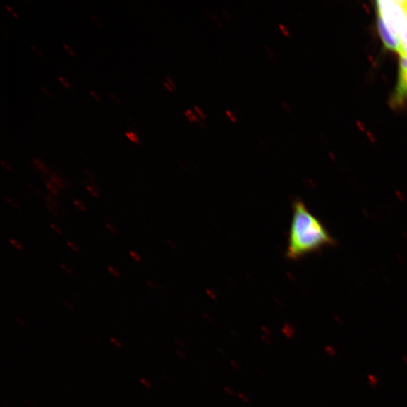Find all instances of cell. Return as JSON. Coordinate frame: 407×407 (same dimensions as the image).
Listing matches in <instances>:
<instances>
[{"label": "cell", "instance_id": "26", "mask_svg": "<svg viewBox=\"0 0 407 407\" xmlns=\"http://www.w3.org/2000/svg\"><path fill=\"white\" fill-rule=\"evenodd\" d=\"M261 339L262 341V342L264 344H265L267 346H271L272 345L273 342H272V339H271L270 336H267L265 335H262L261 336Z\"/></svg>", "mask_w": 407, "mask_h": 407}, {"label": "cell", "instance_id": "17", "mask_svg": "<svg viewBox=\"0 0 407 407\" xmlns=\"http://www.w3.org/2000/svg\"><path fill=\"white\" fill-rule=\"evenodd\" d=\"M324 351L327 355L332 357H334L337 354L336 350L332 346H327L324 348Z\"/></svg>", "mask_w": 407, "mask_h": 407}, {"label": "cell", "instance_id": "45", "mask_svg": "<svg viewBox=\"0 0 407 407\" xmlns=\"http://www.w3.org/2000/svg\"><path fill=\"white\" fill-rule=\"evenodd\" d=\"M256 371L260 376L265 375V372L261 367H257Z\"/></svg>", "mask_w": 407, "mask_h": 407}, {"label": "cell", "instance_id": "33", "mask_svg": "<svg viewBox=\"0 0 407 407\" xmlns=\"http://www.w3.org/2000/svg\"><path fill=\"white\" fill-rule=\"evenodd\" d=\"M58 79L66 87H68V89H71V86L70 83H68V81L67 80V79H65V78H63V77L60 76V75L58 76Z\"/></svg>", "mask_w": 407, "mask_h": 407}, {"label": "cell", "instance_id": "53", "mask_svg": "<svg viewBox=\"0 0 407 407\" xmlns=\"http://www.w3.org/2000/svg\"><path fill=\"white\" fill-rule=\"evenodd\" d=\"M403 2L404 8H405V9L406 11V13H407V1H403Z\"/></svg>", "mask_w": 407, "mask_h": 407}, {"label": "cell", "instance_id": "30", "mask_svg": "<svg viewBox=\"0 0 407 407\" xmlns=\"http://www.w3.org/2000/svg\"><path fill=\"white\" fill-rule=\"evenodd\" d=\"M61 268L62 269V270L68 274H73V269L68 265H66V264H61Z\"/></svg>", "mask_w": 407, "mask_h": 407}, {"label": "cell", "instance_id": "18", "mask_svg": "<svg viewBox=\"0 0 407 407\" xmlns=\"http://www.w3.org/2000/svg\"><path fill=\"white\" fill-rule=\"evenodd\" d=\"M229 365L231 367H232L236 371H240L242 369V367L240 365V363L236 360H229Z\"/></svg>", "mask_w": 407, "mask_h": 407}, {"label": "cell", "instance_id": "34", "mask_svg": "<svg viewBox=\"0 0 407 407\" xmlns=\"http://www.w3.org/2000/svg\"><path fill=\"white\" fill-rule=\"evenodd\" d=\"M63 47L66 50H67V51L71 54V56H75V52L69 45H68L67 43L65 42L63 43Z\"/></svg>", "mask_w": 407, "mask_h": 407}, {"label": "cell", "instance_id": "3", "mask_svg": "<svg viewBox=\"0 0 407 407\" xmlns=\"http://www.w3.org/2000/svg\"><path fill=\"white\" fill-rule=\"evenodd\" d=\"M407 101V56L401 57L399 63V83L392 97V104L402 105Z\"/></svg>", "mask_w": 407, "mask_h": 407}, {"label": "cell", "instance_id": "6", "mask_svg": "<svg viewBox=\"0 0 407 407\" xmlns=\"http://www.w3.org/2000/svg\"><path fill=\"white\" fill-rule=\"evenodd\" d=\"M45 201L47 203V208L49 211L54 216H59V202L57 200L54 199L52 195H47L45 197Z\"/></svg>", "mask_w": 407, "mask_h": 407}, {"label": "cell", "instance_id": "29", "mask_svg": "<svg viewBox=\"0 0 407 407\" xmlns=\"http://www.w3.org/2000/svg\"><path fill=\"white\" fill-rule=\"evenodd\" d=\"M6 8H7V10L8 11L9 13L11 15H12L13 17H15L16 18H18L19 16L18 15V13L16 12L15 9L12 7H11L8 4H5Z\"/></svg>", "mask_w": 407, "mask_h": 407}, {"label": "cell", "instance_id": "39", "mask_svg": "<svg viewBox=\"0 0 407 407\" xmlns=\"http://www.w3.org/2000/svg\"><path fill=\"white\" fill-rule=\"evenodd\" d=\"M111 343L117 348H121L123 346L122 343H121L120 341L116 338L113 337L111 339Z\"/></svg>", "mask_w": 407, "mask_h": 407}, {"label": "cell", "instance_id": "49", "mask_svg": "<svg viewBox=\"0 0 407 407\" xmlns=\"http://www.w3.org/2000/svg\"><path fill=\"white\" fill-rule=\"evenodd\" d=\"M16 321H17L18 322H19V323L21 324L22 325L26 326V323H25L23 320H22V319H21L20 317H16Z\"/></svg>", "mask_w": 407, "mask_h": 407}, {"label": "cell", "instance_id": "4", "mask_svg": "<svg viewBox=\"0 0 407 407\" xmlns=\"http://www.w3.org/2000/svg\"><path fill=\"white\" fill-rule=\"evenodd\" d=\"M377 26L381 38L386 47L394 51H399V40L394 36L380 16H378Z\"/></svg>", "mask_w": 407, "mask_h": 407}, {"label": "cell", "instance_id": "27", "mask_svg": "<svg viewBox=\"0 0 407 407\" xmlns=\"http://www.w3.org/2000/svg\"><path fill=\"white\" fill-rule=\"evenodd\" d=\"M185 115L191 121H199V119H198L197 116L193 114L190 109H187V111H185Z\"/></svg>", "mask_w": 407, "mask_h": 407}, {"label": "cell", "instance_id": "10", "mask_svg": "<svg viewBox=\"0 0 407 407\" xmlns=\"http://www.w3.org/2000/svg\"><path fill=\"white\" fill-rule=\"evenodd\" d=\"M45 184L47 190L53 196L59 197L60 195V192L58 186L54 185L50 181H46Z\"/></svg>", "mask_w": 407, "mask_h": 407}, {"label": "cell", "instance_id": "50", "mask_svg": "<svg viewBox=\"0 0 407 407\" xmlns=\"http://www.w3.org/2000/svg\"><path fill=\"white\" fill-rule=\"evenodd\" d=\"M164 86H166L167 87V89L170 91L172 92L173 91V87L168 83H164Z\"/></svg>", "mask_w": 407, "mask_h": 407}, {"label": "cell", "instance_id": "40", "mask_svg": "<svg viewBox=\"0 0 407 407\" xmlns=\"http://www.w3.org/2000/svg\"><path fill=\"white\" fill-rule=\"evenodd\" d=\"M109 96H111V97L113 99V100L118 104H120L121 103V99L119 97H118V95H116V94L114 93H109Z\"/></svg>", "mask_w": 407, "mask_h": 407}, {"label": "cell", "instance_id": "48", "mask_svg": "<svg viewBox=\"0 0 407 407\" xmlns=\"http://www.w3.org/2000/svg\"><path fill=\"white\" fill-rule=\"evenodd\" d=\"M30 188L32 190H34L35 193H40V190H38L37 187L34 186H32V185H30Z\"/></svg>", "mask_w": 407, "mask_h": 407}, {"label": "cell", "instance_id": "35", "mask_svg": "<svg viewBox=\"0 0 407 407\" xmlns=\"http://www.w3.org/2000/svg\"><path fill=\"white\" fill-rule=\"evenodd\" d=\"M140 383L142 384V386H144L147 389H151L152 388V383L146 379H142V378L140 379Z\"/></svg>", "mask_w": 407, "mask_h": 407}, {"label": "cell", "instance_id": "21", "mask_svg": "<svg viewBox=\"0 0 407 407\" xmlns=\"http://www.w3.org/2000/svg\"><path fill=\"white\" fill-rule=\"evenodd\" d=\"M106 226H107V229L109 231V232H111V234L117 235V229H116L114 224H113L111 222L107 221L106 223Z\"/></svg>", "mask_w": 407, "mask_h": 407}, {"label": "cell", "instance_id": "8", "mask_svg": "<svg viewBox=\"0 0 407 407\" xmlns=\"http://www.w3.org/2000/svg\"><path fill=\"white\" fill-rule=\"evenodd\" d=\"M50 181L61 189H64L66 185H67V183H66L61 176L56 173L50 174Z\"/></svg>", "mask_w": 407, "mask_h": 407}, {"label": "cell", "instance_id": "28", "mask_svg": "<svg viewBox=\"0 0 407 407\" xmlns=\"http://www.w3.org/2000/svg\"><path fill=\"white\" fill-rule=\"evenodd\" d=\"M175 354L181 358V360H186L187 358V356L185 352L181 349H177L175 351Z\"/></svg>", "mask_w": 407, "mask_h": 407}, {"label": "cell", "instance_id": "44", "mask_svg": "<svg viewBox=\"0 0 407 407\" xmlns=\"http://www.w3.org/2000/svg\"><path fill=\"white\" fill-rule=\"evenodd\" d=\"M279 28L281 29V30L283 31V32L285 35H288V31L287 28H286V27L284 25L280 24Z\"/></svg>", "mask_w": 407, "mask_h": 407}, {"label": "cell", "instance_id": "2", "mask_svg": "<svg viewBox=\"0 0 407 407\" xmlns=\"http://www.w3.org/2000/svg\"><path fill=\"white\" fill-rule=\"evenodd\" d=\"M379 16L387 25L392 34L399 38L400 32L407 22V13L403 1L376 2Z\"/></svg>", "mask_w": 407, "mask_h": 407}, {"label": "cell", "instance_id": "16", "mask_svg": "<svg viewBox=\"0 0 407 407\" xmlns=\"http://www.w3.org/2000/svg\"><path fill=\"white\" fill-rule=\"evenodd\" d=\"M9 242L11 244L13 245V246L17 249L18 250L22 251L24 250V247L23 245H22L19 241H18L17 240L14 239V238H10L9 239Z\"/></svg>", "mask_w": 407, "mask_h": 407}, {"label": "cell", "instance_id": "41", "mask_svg": "<svg viewBox=\"0 0 407 407\" xmlns=\"http://www.w3.org/2000/svg\"><path fill=\"white\" fill-rule=\"evenodd\" d=\"M40 89L41 90L44 92V94H45L47 97H51L52 95L51 94V92L47 89V87L43 85H40Z\"/></svg>", "mask_w": 407, "mask_h": 407}, {"label": "cell", "instance_id": "37", "mask_svg": "<svg viewBox=\"0 0 407 407\" xmlns=\"http://www.w3.org/2000/svg\"><path fill=\"white\" fill-rule=\"evenodd\" d=\"M1 164L2 166L7 171H13V168L12 166H10V164L4 161V159L1 160Z\"/></svg>", "mask_w": 407, "mask_h": 407}, {"label": "cell", "instance_id": "32", "mask_svg": "<svg viewBox=\"0 0 407 407\" xmlns=\"http://www.w3.org/2000/svg\"><path fill=\"white\" fill-rule=\"evenodd\" d=\"M6 201L7 202V203L8 205L13 207L15 209H17V210H19V206L17 205V203L13 200L10 199V198H8V197H6Z\"/></svg>", "mask_w": 407, "mask_h": 407}, {"label": "cell", "instance_id": "1", "mask_svg": "<svg viewBox=\"0 0 407 407\" xmlns=\"http://www.w3.org/2000/svg\"><path fill=\"white\" fill-rule=\"evenodd\" d=\"M335 244V239L320 219L308 209L303 202L295 200L286 252L288 258L300 260Z\"/></svg>", "mask_w": 407, "mask_h": 407}, {"label": "cell", "instance_id": "5", "mask_svg": "<svg viewBox=\"0 0 407 407\" xmlns=\"http://www.w3.org/2000/svg\"><path fill=\"white\" fill-rule=\"evenodd\" d=\"M399 51L401 57L407 56V22L401 31L399 36Z\"/></svg>", "mask_w": 407, "mask_h": 407}, {"label": "cell", "instance_id": "51", "mask_svg": "<svg viewBox=\"0 0 407 407\" xmlns=\"http://www.w3.org/2000/svg\"><path fill=\"white\" fill-rule=\"evenodd\" d=\"M63 304H64L66 306H67V307L68 308V309H70V310H71L73 309V308L68 304V302L63 301Z\"/></svg>", "mask_w": 407, "mask_h": 407}, {"label": "cell", "instance_id": "38", "mask_svg": "<svg viewBox=\"0 0 407 407\" xmlns=\"http://www.w3.org/2000/svg\"><path fill=\"white\" fill-rule=\"evenodd\" d=\"M90 93L93 97V98L95 99V101H97V102H102V99H101L100 96H99V95L96 92H95L93 90H90Z\"/></svg>", "mask_w": 407, "mask_h": 407}, {"label": "cell", "instance_id": "25", "mask_svg": "<svg viewBox=\"0 0 407 407\" xmlns=\"http://www.w3.org/2000/svg\"><path fill=\"white\" fill-rule=\"evenodd\" d=\"M30 47L35 53L37 54L38 56L43 58L44 54L43 52L37 47V46L34 45V44H31Z\"/></svg>", "mask_w": 407, "mask_h": 407}, {"label": "cell", "instance_id": "46", "mask_svg": "<svg viewBox=\"0 0 407 407\" xmlns=\"http://www.w3.org/2000/svg\"><path fill=\"white\" fill-rule=\"evenodd\" d=\"M226 114L230 118L231 120H232V121H233V122H235V121L236 120V118L233 116V114L232 113L227 111Z\"/></svg>", "mask_w": 407, "mask_h": 407}, {"label": "cell", "instance_id": "43", "mask_svg": "<svg viewBox=\"0 0 407 407\" xmlns=\"http://www.w3.org/2000/svg\"><path fill=\"white\" fill-rule=\"evenodd\" d=\"M195 109L200 116L205 118L204 113L202 111V109L199 107L195 106Z\"/></svg>", "mask_w": 407, "mask_h": 407}, {"label": "cell", "instance_id": "19", "mask_svg": "<svg viewBox=\"0 0 407 407\" xmlns=\"http://www.w3.org/2000/svg\"><path fill=\"white\" fill-rule=\"evenodd\" d=\"M108 271L109 272V273H111L112 274V276L115 278H119L121 276L120 272L115 267H107Z\"/></svg>", "mask_w": 407, "mask_h": 407}, {"label": "cell", "instance_id": "9", "mask_svg": "<svg viewBox=\"0 0 407 407\" xmlns=\"http://www.w3.org/2000/svg\"><path fill=\"white\" fill-rule=\"evenodd\" d=\"M32 164L36 167L37 170L42 172L43 174H49V171L47 167L46 164H44L41 160L37 159V157H34L32 159Z\"/></svg>", "mask_w": 407, "mask_h": 407}, {"label": "cell", "instance_id": "11", "mask_svg": "<svg viewBox=\"0 0 407 407\" xmlns=\"http://www.w3.org/2000/svg\"><path fill=\"white\" fill-rule=\"evenodd\" d=\"M86 189L93 197H99V190L95 183H86Z\"/></svg>", "mask_w": 407, "mask_h": 407}, {"label": "cell", "instance_id": "22", "mask_svg": "<svg viewBox=\"0 0 407 407\" xmlns=\"http://www.w3.org/2000/svg\"><path fill=\"white\" fill-rule=\"evenodd\" d=\"M130 257H132V259H133L136 262H140L142 261V258L140 257V255L138 254V253L134 251V250H131L129 253Z\"/></svg>", "mask_w": 407, "mask_h": 407}, {"label": "cell", "instance_id": "14", "mask_svg": "<svg viewBox=\"0 0 407 407\" xmlns=\"http://www.w3.org/2000/svg\"><path fill=\"white\" fill-rule=\"evenodd\" d=\"M73 203L75 205V207L79 209L80 211L83 212H86L85 205L80 200H77L76 198H73Z\"/></svg>", "mask_w": 407, "mask_h": 407}, {"label": "cell", "instance_id": "42", "mask_svg": "<svg viewBox=\"0 0 407 407\" xmlns=\"http://www.w3.org/2000/svg\"><path fill=\"white\" fill-rule=\"evenodd\" d=\"M92 20L94 21V23L99 28H103V25H102L101 22L98 20V19L93 15L90 16Z\"/></svg>", "mask_w": 407, "mask_h": 407}, {"label": "cell", "instance_id": "31", "mask_svg": "<svg viewBox=\"0 0 407 407\" xmlns=\"http://www.w3.org/2000/svg\"><path fill=\"white\" fill-rule=\"evenodd\" d=\"M224 391H225L226 394H227L229 396H234L236 394L235 390L229 386H225L224 387Z\"/></svg>", "mask_w": 407, "mask_h": 407}, {"label": "cell", "instance_id": "36", "mask_svg": "<svg viewBox=\"0 0 407 407\" xmlns=\"http://www.w3.org/2000/svg\"><path fill=\"white\" fill-rule=\"evenodd\" d=\"M174 342L181 348H183L185 347V343L183 342V341L181 339H180L178 337L174 338Z\"/></svg>", "mask_w": 407, "mask_h": 407}, {"label": "cell", "instance_id": "52", "mask_svg": "<svg viewBox=\"0 0 407 407\" xmlns=\"http://www.w3.org/2000/svg\"><path fill=\"white\" fill-rule=\"evenodd\" d=\"M402 359H403V362L405 363V364L407 365V356H402Z\"/></svg>", "mask_w": 407, "mask_h": 407}, {"label": "cell", "instance_id": "47", "mask_svg": "<svg viewBox=\"0 0 407 407\" xmlns=\"http://www.w3.org/2000/svg\"><path fill=\"white\" fill-rule=\"evenodd\" d=\"M167 80H168V83L173 87V89H175V85L169 76H167Z\"/></svg>", "mask_w": 407, "mask_h": 407}, {"label": "cell", "instance_id": "12", "mask_svg": "<svg viewBox=\"0 0 407 407\" xmlns=\"http://www.w3.org/2000/svg\"><path fill=\"white\" fill-rule=\"evenodd\" d=\"M126 135L132 142L140 144V139L134 131H126Z\"/></svg>", "mask_w": 407, "mask_h": 407}, {"label": "cell", "instance_id": "24", "mask_svg": "<svg viewBox=\"0 0 407 407\" xmlns=\"http://www.w3.org/2000/svg\"><path fill=\"white\" fill-rule=\"evenodd\" d=\"M50 227L56 234L60 236L63 235L62 229L56 224H50Z\"/></svg>", "mask_w": 407, "mask_h": 407}, {"label": "cell", "instance_id": "15", "mask_svg": "<svg viewBox=\"0 0 407 407\" xmlns=\"http://www.w3.org/2000/svg\"><path fill=\"white\" fill-rule=\"evenodd\" d=\"M237 397L241 402L245 403H248L250 402L249 396L244 392H238L237 394Z\"/></svg>", "mask_w": 407, "mask_h": 407}, {"label": "cell", "instance_id": "20", "mask_svg": "<svg viewBox=\"0 0 407 407\" xmlns=\"http://www.w3.org/2000/svg\"><path fill=\"white\" fill-rule=\"evenodd\" d=\"M261 332L262 333V335H265L270 337L272 336V329L267 326L262 325L261 327Z\"/></svg>", "mask_w": 407, "mask_h": 407}, {"label": "cell", "instance_id": "23", "mask_svg": "<svg viewBox=\"0 0 407 407\" xmlns=\"http://www.w3.org/2000/svg\"><path fill=\"white\" fill-rule=\"evenodd\" d=\"M68 245L73 252L77 253V254L80 253V248L78 247V245L75 244L74 242L68 241Z\"/></svg>", "mask_w": 407, "mask_h": 407}, {"label": "cell", "instance_id": "7", "mask_svg": "<svg viewBox=\"0 0 407 407\" xmlns=\"http://www.w3.org/2000/svg\"><path fill=\"white\" fill-rule=\"evenodd\" d=\"M281 334L287 339H293L296 335V329L290 323H284L281 327Z\"/></svg>", "mask_w": 407, "mask_h": 407}, {"label": "cell", "instance_id": "13", "mask_svg": "<svg viewBox=\"0 0 407 407\" xmlns=\"http://www.w3.org/2000/svg\"><path fill=\"white\" fill-rule=\"evenodd\" d=\"M369 384L372 387H375L379 383V379L377 376L373 375V374H369L368 375Z\"/></svg>", "mask_w": 407, "mask_h": 407}]
</instances>
